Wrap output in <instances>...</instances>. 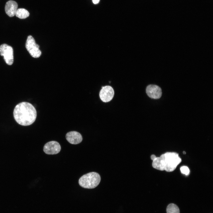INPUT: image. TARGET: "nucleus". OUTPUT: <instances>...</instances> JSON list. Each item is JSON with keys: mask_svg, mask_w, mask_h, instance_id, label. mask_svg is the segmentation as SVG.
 Wrapping results in <instances>:
<instances>
[{"mask_svg": "<svg viewBox=\"0 0 213 213\" xmlns=\"http://www.w3.org/2000/svg\"><path fill=\"white\" fill-rule=\"evenodd\" d=\"M15 120L19 124L28 126L35 121L37 116L36 109L30 103L23 102L17 104L13 112Z\"/></svg>", "mask_w": 213, "mask_h": 213, "instance_id": "1", "label": "nucleus"}, {"mask_svg": "<svg viewBox=\"0 0 213 213\" xmlns=\"http://www.w3.org/2000/svg\"><path fill=\"white\" fill-rule=\"evenodd\" d=\"M151 159L153 161L152 165L154 168L168 172L174 171L181 161L178 154L175 152H167L159 157L152 155Z\"/></svg>", "mask_w": 213, "mask_h": 213, "instance_id": "2", "label": "nucleus"}, {"mask_svg": "<svg viewBox=\"0 0 213 213\" xmlns=\"http://www.w3.org/2000/svg\"><path fill=\"white\" fill-rule=\"evenodd\" d=\"M101 177L97 173L92 172L82 176L79 179V185L83 188L92 189L96 188L99 184Z\"/></svg>", "mask_w": 213, "mask_h": 213, "instance_id": "3", "label": "nucleus"}, {"mask_svg": "<svg viewBox=\"0 0 213 213\" xmlns=\"http://www.w3.org/2000/svg\"><path fill=\"white\" fill-rule=\"evenodd\" d=\"M25 47L32 57L38 58L41 55V52L39 49V46L36 43L34 39L31 35L28 37Z\"/></svg>", "mask_w": 213, "mask_h": 213, "instance_id": "4", "label": "nucleus"}, {"mask_svg": "<svg viewBox=\"0 0 213 213\" xmlns=\"http://www.w3.org/2000/svg\"><path fill=\"white\" fill-rule=\"evenodd\" d=\"M0 54L4 57L6 63L9 65H11L14 62L13 50L12 48L6 44H3L0 46Z\"/></svg>", "mask_w": 213, "mask_h": 213, "instance_id": "5", "label": "nucleus"}, {"mask_svg": "<svg viewBox=\"0 0 213 213\" xmlns=\"http://www.w3.org/2000/svg\"><path fill=\"white\" fill-rule=\"evenodd\" d=\"M114 91L111 86L106 85L102 87L99 93V97L102 101L107 102L110 101L113 98Z\"/></svg>", "mask_w": 213, "mask_h": 213, "instance_id": "6", "label": "nucleus"}, {"mask_svg": "<svg viewBox=\"0 0 213 213\" xmlns=\"http://www.w3.org/2000/svg\"><path fill=\"white\" fill-rule=\"evenodd\" d=\"M61 149V146L58 142L52 141L47 142L44 145L43 150L46 154H54L58 153Z\"/></svg>", "mask_w": 213, "mask_h": 213, "instance_id": "7", "label": "nucleus"}, {"mask_svg": "<svg viewBox=\"0 0 213 213\" xmlns=\"http://www.w3.org/2000/svg\"><path fill=\"white\" fill-rule=\"evenodd\" d=\"M146 92L149 97L155 99L160 98L162 95L161 88L155 85H148L146 88Z\"/></svg>", "mask_w": 213, "mask_h": 213, "instance_id": "8", "label": "nucleus"}, {"mask_svg": "<svg viewBox=\"0 0 213 213\" xmlns=\"http://www.w3.org/2000/svg\"><path fill=\"white\" fill-rule=\"evenodd\" d=\"M67 141L73 144H77L80 143L82 141V137L79 133L75 131L68 132L66 135Z\"/></svg>", "mask_w": 213, "mask_h": 213, "instance_id": "9", "label": "nucleus"}, {"mask_svg": "<svg viewBox=\"0 0 213 213\" xmlns=\"http://www.w3.org/2000/svg\"><path fill=\"white\" fill-rule=\"evenodd\" d=\"M18 4L15 1L9 0L6 3L5 9L7 14L10 17H13L15 14L17 10Z\"/></svg>", "mask_w": 213, "mask_h": 213, "instance_id": "10", "label": "nucleus"}, {"mask_svg": "<svg viewBox=\"0 0 213 213\" xmlns=\"http://www.w3.org/2000/svg\"><path fill=\"white\" fill-rule=\"evenodd\" d=\"M15 15L16 16L21 19H25L29 15V13L26 9L23 8L17 9Z\"/></svg>", "mask_w": 213, "mask_h": 213, "instance_id": "11", "label": "nucleus"}, {"mask_svg": "<svg viewBox=\"0 0 213 213\" xmlns=\"http://www.w3.org/2000/svg\"><path fill=\"white\" fill-rule=\"evenodd\" d=\"M166 212L167 213H180V210L177 205L171 203L167 206Z\"/></svg>", "mask_w": 213, "mask_h": 213, "instance_id": "12", "label": "nucleus"}, {"mask_svg": "<svg viewBox=\"0 0 213 213\" xmlns=\"http://www.w3.org/2000/svg\"><path fill=\"white\" fill-rule=\"evenodd\" d=\"M180 170L181 173L186 175H189L190 172V170L186 166H183L180 168Z\"/></svg>", "mask_w": 213, "mask_h": 213, "instance_id": "13", "label": "nucleus"}, {"mask_svg": "<svg viewBox=\"0 0 213 213\" xmlns=\"http://www.w3.org/2000/svg\"><path fill=\"white\" fill-rule=\"evenodd\" d=\"M99 1L100 0H92L93 3L95 4H98L99 2Z\"/></svg>", "mask_w": 213, "mask_h": 213, "instance_id": "14", "label": "nucleus"}, {"mask_svg": "<svg viewBox=\"0 0 213 213\" xmlns=\"http://www.w3.org/2000/svg\"><path fill=\"white\" fill-rule=\"evenodd\" d=\"M183 153L184 154H185V152L184 151L183 152Z\"/></svg>", "mask_w": 213, "mask_h": 213, "instance_id": "15", "label": "nucleus"}]
</instances>
